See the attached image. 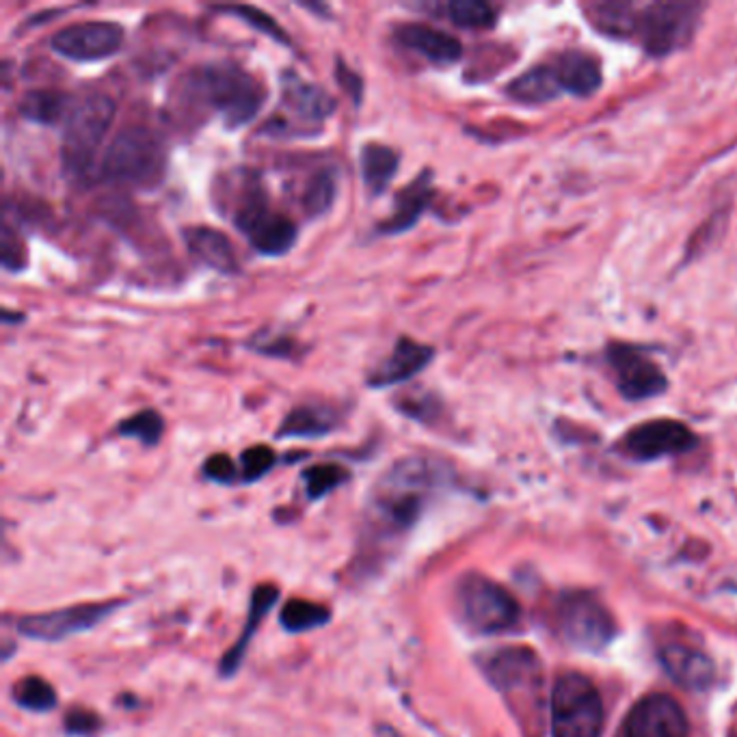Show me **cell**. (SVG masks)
<instances>
[{
	"mask_svg": "<svg viewBox=\"0 0 737 737\" xmlns=\"http://www.w3.org/2000/svg\"><path fill=\"white\" fill-rule=\"evenodd\" d=\"M277 466V455L268 446H251L241 455V481L255 483Z\"/></svg>",
	"mask_w": 737,
	"mask_h": 737,
	"instance_id": "cell-37",
	"label": "cell"
},
{
	"mask_svg": "<svg viewBox=\"0 0 737 737\" xmlns=\"http://www.w3.org/2000/svg\"><path fill=\"white\" fill-rule=\"evenodd\" d=\"M0 259L2 268L7 272H22L28 266V251L24 241L13 232L9 224L2 226V237H0Z\"/></svg>",
	"mask_w": 737,
	"mask_h": 737,
	"instance_id": "cell-38",
	"label": "cell"
},
{
	"mask_svg": "<svg viewBox=\"0 0 737 737\" xmlns=\"http://www.w3.org/2000/svg\"><path fill=\"white\" fill-rule=\"evenodd\" d=\"M361 182L370 198L383 195L401 169V154L379 141H368L359 150Z\"/></svg>",
	"mask_w": 737,
	"mask_h": 737,
	"instance_id": "cell-24",
	"label": "cell"
},
{
	"mask_svg": "<svg viewBox=\"0 0 737 737\" xmlns=\"http://www.w3.org/2000/svg\"><path fill=\"white\" fill-rule=\"evenodd\" d=\"M606 361L612 368L617 390L625 401H651L669 390L666 372L640 346L610 342Z\"/></svg>",
	"mask_w": 737,
	"mask_h": 737,
	"instance_id": "cell-9",
	"label": "cell"
},
{
	"mask_svg": "<svg viewBox=\"0 0 737 737\" xmlns=\"http://www.w3.org/2000/svg\"><path fill=\"white\" fill-rule=\"evenodd\" d=\"M74 100L61 89H30L22 96L17 111L24 119L39 126L65 124Z\"/></svg>",
	"mask_w": 737,
	"mask_h": 737,
	"instance_id": "cell-27",
	"label": "cell"
},
{
	"mask_svg": "<svg viewBox=\"0 0 737 737\" xmlns=\"http://www.w3.org/2000/svg\"><path fill=\"white\" fill-rule=\"evenodd\" d=\"M241 193L234 200L232 224L243 234L253 251L264 257H283L298 239L296 224L272 211L257 176H241Z\"/></svg>",
	"mask_w": 737,
	"mask_h": 737,
	"instance_id": "cell-6",
	"label": "cell"
},
{
	"mask_svg": "<svg viewBox=\"0 0 737 737\" xmlns=\"http://www.w3.org/2000/svg\"><path fill=\"white\" fill-rule=\"evenodd\" d=\"M335 80L351 96L355 106H359L364 98V78L340 56L335 59Z\"/></svg>",
	"mask_w": 737,
	"mask_h": 737,
	"instance_id": "cell-39",
	"label": "cell"
},
{
	"mask_svg": "<svg viewBox=\"0 0 737 737\" xmlns=\"http://www.w3.org/2000/svg\"><path fill=\"white\" fill-rule=\"evenodd\" d=\"M163 433H165V420L156 409H143L117 424L119 437L137 440L145 448L158 446L163 440Z\"/></svg>",
	"mask_w": 737,
	"mask_h": 737,
	"instance_id": "cell-32",
	"label": "cell"
},
{
	"mask_svg": "<svg viewBox=\"0 0 737 737\" xmlns=\"http://www.w3.org/2000/svg\"><path fill=\"white\" fill-rule=\"evenodd\" d=\"M549 65L562 87L564 96L588 98L599 91L603 82L601 63L586 50H564L549 59Z\"/></svg>",
	"mask_w": 737,
	"mask_h": 737,
	"instance_id": "cell-20",
	"label": "cell"
},
{
	"mask_svg": "<svg viewBox=\"0 0 737 737\" xmlns=\"http://www.w3.org/2000/svg\"><path fill=\"white\" fill-rule=\"evenodd\" d=\"M457 606L463 621L481 634H499L519 621L514 597L485 575L470 573L457 586Z\"/></svg>",
	"mask_w": 737,
	"mask_h": 737,
	"instance_id": "cell-8",
	"label": "cell"
},
{
	"mask_svg": "<svg viewBox=\"0 0 737 737\" xmlns=\"http://www.w3.org/2000/svg\"><path fill=\"white\" fill-rule=\"evenodd\" d=\"M688 719L679 703L666 695H651L630 712L625 737H688Z\"/></svg>",
	"mask_w": 737,
	"mask_h": 737,
	"instance_id": "cell-16",
	"label": "cell"
},
{
	"mask_svg": "<svg viewBox=\"0 0 737 737\" xmlns=\"http://www.w3.org/2000/svg\"><path fill=\"white\" fill-rule=\"evenodd\" d=\"M124 46V28L117 22H76L50 37L54 54L74 63H96L111 59Z\"/></svg>",
	"mask_w": 737,
	"mask_h": 737,
	"instance_id": "cell-11",
	"label": "cell"
},
{
	"mask_svg": "<svg viewBox=\"0 0 737 737\" xmlns=\"http://www.w3.org/2000/svg\"><path fill=\"white\" fill-rule=\"evenodd\" d=\"M279 619H281L283 630L292 634H301V632H312V630L327 625L331 614L320 603H314L307 599H292L281 608Z\"/></svg>",
	"mask_w": 737,
	"mask_h": 737,
	"instance_id": "cell-30",
	"label": "cell"
},
{
	"mask_svg": "<svg viewBox=\"0 0 737 737\" xmlns=\"http://www.w3.org/2000/svg\"><path fill=\"white\" fill-rule=\"evenodd\" d=\"M24 320V314H17L13 309H2V322L4 325H17Z\"/></svg>",
	"mask_w": 737,
	"mask_h": 737,
	"instance_id": "cell-42",
	"label": "cell"
},
{
	"mask_svg": "<svg viewBox=\"0 0 737 737\" xmlns=\"http://www.w3.org/2000/svg\"><path fill=\"white\" fill-rule=\"evenodd\" d=\"M303 483H305V493L309 499H320L327 493L335 492L338 487H342L351 474L346 468L335 466V463H320V466H312L301 474Z\"/></svg>",
	"mask_w": 737,
	"mask_h": 737,
	"instance_id": "cell-34",
	"label": "cell"
},
{
	"mask_svg": "<svg viewBox=\"0 0 737 737\" xmlns=\"http://www.w3.org/2000/svg\"><path fill=\"white\" fill-rule=\"evenodd\" d=\"M182 239L189 246L191 255L200 264H204V266H208V268H213L221 275H239L241 272L237 249L224 232L208 228V226H189V228L182 230Z\"/></svg>",
	"mask_w": 737,
	"mask_h": 737,
	"instance_id": "cell-23",
	"label": "cell"
},
{
	"mask_svg": "<svg viewBox=\"0 0 737 737\" xmlns=\"http://www.w3.org/2000/svg\"><path fill=\"white\" fill-rule=\"evenodd\" d=\"M246 351L270 357V359H292L296 353V342L288 335H270L266 331H257L245 342Z\"/></svg>",
	"mask_w": 737,
	"mask_h": 737,
	"instance_id": "cell-36",
	"label": "cell"
},
{
	"mask_svg": "<svg viewBox=\"0 0 737 737\" xmlns=\"http://www.w3.org/2000/svg\"><path fill=\"white\" fill-rule=\"evenodd\" d=\"M338 191H340V174L335 167H322L318 171H314V176H309L303 195H301V206L307 219H320L325 217L335 200H338Z\"/></svg>",
	"mask_w": 737,
	"mask_h": 737,
	"instance_id": "cell-28",
	"label": "cell"
},
{
	"mask_svg": "<svg viewBox=\"0 0 737 737\" xmlns=\"http://www.w3.org/2000/svg\"><path fill=\"white\" fill-rule=\"evenodd\" d=\"M122 601H96V603H78L54 612L43 614H30L22 617L15 627L22 636L41 640V643H56L63 638H69L74 634L93 630L98 623L109 619Z\"/></svg>",
	"mask_w": 737,
	"mask_h": 737,
	"instance_id": "cell-12",
	"label": "cell"
},
{
	"mask_svg": "<svg viewBox=\"0 0 737 737\" xmlns=\"http://www.w3.org/2000/svg\"><path fill=\"white\" fill-rule=\"evenodd\" d=\"M433 171H422L416 180L403 187L394 200V213L379 224L377 232L383 237H401L414 230L433 202Z\"/></svg>",
	"mask_w": 737,
	"mask_h": 737,
	"instance_id": "cell-19",
	"label": "cell"
},
{
	"mask_svg": "<svg viewBox=\"0 0 737 737\" xmlns=\"http://www.w3.org/2000/svg\"><path fill=\"white\" fill-rule=\"evenodd\" d=\"M558 625L564 640L582 651H599L614 636V621L610 612L599 599L584 593L562 597Z\"/></svg>",
	"mask_w": 737,
	"mask_h": 737,
	"instance_id": "cell-10",
	"label": "cell"
},
{
	"mask_svg": "<svg viewBox=\"0 0 737 737\" xmlns=\"http://www.w3.org/2000/svg\"><path fill=\"white\" fill-rule=\"evenodd\" d=\"M483 669L493 686L508 697L517 692L538 695L541 690V679H543L541 664L530 649L512 647V649L497 651L492 658H487Z\"/></svg>",
	"mask_w": 737,
	"mask_h": 737,
	"instance_id": "cell-15",
	"label": "cell"
},
{
	"mask_svg": "<svg viewBox=\"0 0 737 737\" xmlns=\"http://www.w3.org/2000/svg\"><path fill=\"white\" fill-rule=\"evenodd\" d=\"M204 476L219 485H230L237 481V466L228 455H213L204 463Z\"/></svg>",
	"mask_w": 737,
	"mask_h": 737,
	"instance_id": "cell-40",
	"label": "cell"
},
{
	"mask_svg": "<svg viewBox=\"0 0 737 737\" xmlns=\"http://www.w3.org/2000/svg\"><path fill=\"white\" fill-rule=\"evenodd\" d=\"M385 737H401V736H398V734H394V732H390V736H385Z\"/></svg>",
	"mask_w": 737,
	"mask_h": 737,
	"instance_id": "cell-43",
	"label": "cell"
},
{
	"mask_svg": "<svg viewBox=\"0 0 737 737\" xmlns=\"http://www.w3.org/2000/svg\"><path fill=\"white\" fill-rule=\"evenodd\" d=\"M221 13H228V15H234L239 17L241 22H245L249 28L257 30L259 35H266L268 39H272L275 43L279 46H285V48H292V39L288 35V30L270 15L266 13L264 9L259 7H253V4H226V7H217Z\"/></svg>",
	"mask_w": 737,
	"mask_h": 737,
	"instance_id": "cell-31",
	"label": "cell"
},
{
	"mask_svg": "<svg viewBox=\"0 0 737 737\" xmlns=\"http://www.w3.org/2000/svg\"><path fill=\"white\" fill-rule=\"evenodd\" d=\"M277 599H279V590H277L275 586H270V584H262V586H257V588L253 590L245 630H243L239 643H237V645L224 656V660H221V675H224V677H232V675L241 669V664H243V660H245L246 647H249L251 638L255 636L259 623H262L264 617L270 612V608L277 603Z\"/></svg>",
	"mask_w": 737,
	"mask_h": 737,
	"instance_id": "cell-25",
	"label": "cell"
},
{
	"mask_svg": "<svg viewBox=\"0 0 737 737\" xmlns=\"http://www.w3.org/2000/svg\"><path fill=\"white\" fill-rule=\"evenodd\" d=\"M65 729L72 736H91L100 729V719L89 710L76 708L65 716Z\"/></svg>",
	"mask_w": 737,
	"mask_h": 737,
	"instance_id": "cell-41",
	"label": "cell"
},
{
	"mask_svg": "<svg viewBox=\"0 0 737 737\" xmlns=\"http://www.w3.org/2000/svg\"><path fill=\"white\" fill-rule=\"evenodd\" d=\"M281 106L301 126H322L338 109L335 98L316 82L301 78L296 72L281 74Z\"/></svg>",
	"mask_w": 737,
	"mask_h": 737,
	"instance_id": "cell-14",
	"label": "cell"
},
{
	"mask_svg": "<svg viewBox=\"0 0 737 737\" xmlns=\"http://www.w3.org/2000/svg\"><path fill=\"white\" fill-rule=\"evenodd\" d=\"M662 666L669 677L688 690H706L714 684L716 669L708 653L686 647V645H669L660 653Z\"/></svg>",
	"mask_w": 737,
	"mask_h": 737,
	"instance_id": "cell-22",
	"label": "cell"
},
{
	"mask_svg": "<svg viewBox=\"0 0 737 737\" xmlns=\"http://www.w3.org/2000/svg\"><path fill=\"white\" fill-rule=\"evenodd\" d=\"M506 96L519 104H547L562 93V87L547 63H538L506 85Z\"/></svg>",
	"mask_w": 737,
	"mask_h": 737,
	"instance_id": "cell-26",
	"label": "cell"
},
{
	"mask_svg": "<svg viewBox=\"0 0 737 737\" xmlns=\"http://www.w3.org/2000/svg\"><path fill=\"white\" fill-rule=\"evenodd\" d=\"M603 708L595 686L577 673L558 677L551 690V737H599Z\"/></svg>",
	"mask_w": 737,
	"mask_h": 737,
	"instance_id": "cell-7",
	"label": "cell"
},
{
	"mask_svg": "<svg viewBox=\"0 0 737 737\" xmlns=\"http://www.w3.org/2000/svg\"><path fill=\"white\" fill-rule=\"evenodd\" d=\"M394 407L398 414H403L409 420H416L420 424H433V420L442 414V403L431 392L411 390L401 396H396Z\"/></svg>",
	"mask_w": 737,
	"mask_h": 737,
	"instance_id": "cell-35",
	"label": "cell"
},
{
	"mask_svg": "<svg viewBox=\"0 0 737 737\" xmlns=\"http://www.w3.org/2000/svg\"><path fill=\"white\" fill-rule=\"evenodd\" d=\"M446 20L466 30H487L497 24V9L485 0H453L444 7Z\"/></svg>",
	"mask_w": 737,
	"mask_h": 737,
	"instance_id": "cell-29",
	"label": "cell"
},
{
	"mask_svg": "<svg viewBox=\"0 0 737 737\" xmlns=\"http://www.w3.org/2000/svg\"><path fill=\"white\" fill-rule=\"evenodd\" d=\"M167 176V145L148 126H126L109 143L98 180L141 191L156 189Z\"/></svg>",
	"mask_w": 737,
	"mask_h": 737,
	"instance_id": "cell-2",
	"label": "cell"
},
{
	"mask_svg": "<svg viewBox=\"0 0 737 737\" xmlns=\"http://www.w3.org/2000/svg\"><path fill=\"white\" fill-rule=\"evenodd\" d=\"M182 96L193 106L219 115L228 130L251 124L266 102L262 82L234 61H217L193 69L185 78Z\"/></svg>",
	"mask_w": 737,
	"mask_h": 737,
	"instance_id": "cell-1",
	"label": "cell"
},
{
	"mask_svg": "<svg viewBox=\"0 0 737 737\" xmlns=\"http://www.w3.org/2000/svg\"><path fill=\"white\" fill-rule=\"evenodd\" d=\"M699 437L679 420H649L630 429L621 440V450L636 461H658L695 450Z\"/></svg>",
	"mask_w": 737,
	"mask_h": 737,
	"instance_id": "cell-13",
	"label": "cell"
},
{
	"mask_svg": "<svg viewBox=\"0 0 737 737\" xmlns=\"http://www.w3.org/2000/svg\"><path fill=\"white\" fill-rule=\"evenodd\" d=\"M442 468L429 457H405L379 481L370 499L377 523L409 530L422 514L427 492L440 483Z\"/></svg>",
	"mask_w": 737,
	"mask_h": 737,
	"instance_id": "cell-3",
	"label": "cell"
},
{
	"mask_svg": "<svg viewBox=\"0 0 737 737\" xmlns=\"http://www.w3.org/2000/svg\"><path fill=\"white\" fill-rule=\"evenodd\" d=\"M13 701L28 712H50L56 706V692L41 677H24L13 688Z\"/></svg>",
	"mask_w": 737,
	"mask_h": 737,
	"instance_id": "cell-33",
	"label": "cell"
},
{
	"mask_svg": "<svg viewBox=\"0 0 737 737\" xmlns=\"http://www.w3.org/2000/svg\"><path fill=\"white\" fill-rule=\"evenodd\" d=\"M435 359V348L414 338L401 335L390 353L374 370L368 372L366 385L370 390H387L416 379Z\"/></svg>",
	"mask_w": 737,
	"mask_h": 737,
	"instance_id": "cell-17",
	"label": "cell"
},
{
	"mask_svg": "<svg viewBox=\"0 0 737 737\" xmlns=\"http://www.w3.org/2000/svg\"><path fill=\"white\" fill-rule=\"evenodd\" d=\"M117 104L111 96L93 91L74 102L61 139L63 171L74 178L89 176L96 156L115 122Z\"/></svg>",
	"mask_w": 737,
	"mask_h": 737,
	"instance_id": "cell-5",
	"label": "cell"
},
{
	"mask_svg": "<svg viewBox=\"0 0 737 737\" xmlns=\"http://www.w3.org/2000/svg\"><path fill=\"white\" fill-rule=\"evenodd\" d=\"M342 411L325 403H305L285 414L275 431V440H320L338 431Z\"/></svg>",
	"mask_w": 737,
	"mask_h": 737,
	"instance_id": "cell-21",
	"label": "cell"
},
{
	"mask_svg": "<svg viewBox=\"0 0 737 737\" xmlns=\"http://www.w3.org/2000/svg\"><path fill=\"white\" fill-rule=\"evenodd\" d=\"M396 41L416 52L418 56H422L424 61L437 65V67H448L461 61L463 56V43L440 28H433L429 24H420V22H407L396 26Z\"/></svg>",
	"mask_w": 737,
	"mask_h": 737,
	"instance_id": "cell-18",
	"label": "cell"
},
{
	"mask_svg": "<svg viewBox=\"0 0 737 737\" xmlns=\"http://www.w3.org/2000/svg\"><path fill=\"white\" fill-rule=\"evenodd\" d=\"M703 11L701 2H630L623 39H634L649 56H669L692 41Z\"/></svg>",
	"mask_w": 737,
	"mask_h": 737,
	"instance_id": "cell-4",
	"label": "cell"
}]
</instances>
